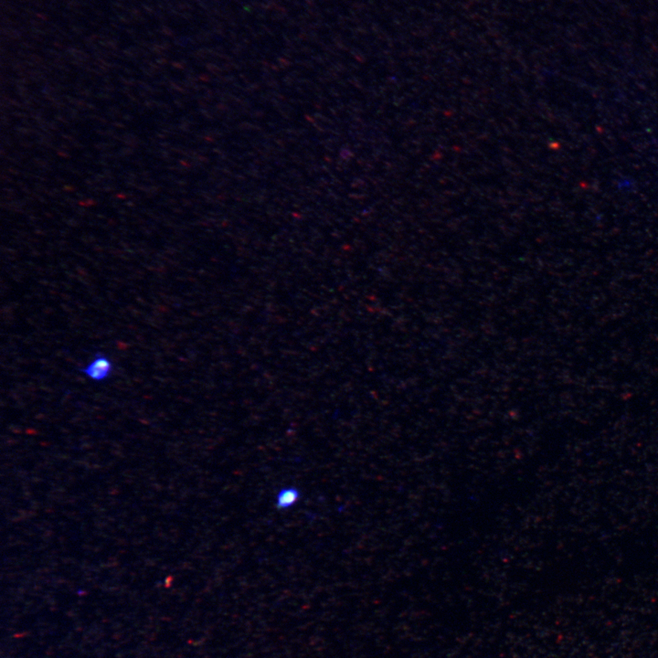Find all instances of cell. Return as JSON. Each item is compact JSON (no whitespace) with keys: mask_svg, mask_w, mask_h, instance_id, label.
Wrapping results in <instances>:
<instances>
[{"mask_svg":"<svg viewBox=\"0 0 658 658\" xmlns=\"http://www.w3.org/2000/svg\"><path fill=\"white\" fill-rule=\"evenodd\" d=\"M112 371V363L111 360L103 354H97L90 364L86 366L85 369H81V371L89 379L98 382L108 379Z\"/></svg>","mask_w":658,"mask_h":658,"instance_id":"obj_1","label":"cell"},{"mask_svg":"<svg viewBox=\"0 0 658 658\" xmlns=\"http://www.w3.org/2000/svg\"><path fill=\"white\" fill-rule=\"evenodd\" d=\"M300 498L299 490L294 487L282 489L276 498V506L280 509H287L293 507Z\"/></svg>","mask_w":658,"mask_h":658,"instance_id":"obj_2","label":"cell"}]
</instances>
